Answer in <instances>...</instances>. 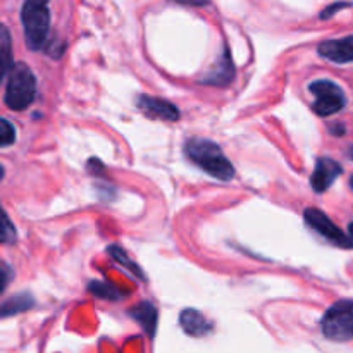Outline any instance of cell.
<instances>
[{"mask_svg":"<svg viewBox=\"0 0 353 353\" xmlns=\"http://www.w3.org/2000/svg\"><path fill=\"white\" fill-rule=\"evenodd\" d=\"M185 154L195 165L212 178L230 181L234 178V168L223 154L221 147L207 138H192L186 143Z\"/></svg>","mask_w":353,"mask_h":353,"instance_id":"1","label":"cell"},{"mask_svg":"<svg viewBox=\"0 0 353 353\" xmlns=\"http://www.w3.org/2000/svg\"><path fill=\"white\" fill-rule=\"evenodd\" d=\"M3 102L10 110H24L37 97V78L30 65L17 62L7 74Z\"/></svg>","mask_w":353,"mask_h":353,"instance_id":"2","label":"cell"},{"mask_svg":"<svg viewBox=\"0 0 353 353\" xmlns=\"http://www.w3.org/2000/svg\"><path fill=\"white\" fill-rule=\"evenodd\" d=\"M21 21H23L28 47L33 52L41 50V47L47 45L48 30H50L48 0H26L21 10Z\"/></svg>","mask_w":353,"mask_h":353,"instance_id":"3","label":"cell"},{"mask_svg":"<svg viewBox=\"0 0 353 353\" xmlns=\"http://www.w3.org/2000/svg\"><path fill=\"white\" fill-rule=\"evenodd\" d=\"M321 327L327 340L333 341H352L353 340V302L340 300L324 314Z\"/></svg>","mask_w":353,"mask_h":353,"instance_id":"4","label":"cell"},{"mask_svg":"<svg viewBox=\"0 0 353 353\" xmlns=\"http://www.w3.org/2000/svg\"><path fill=\"white\" fill-rule=\"evenodd\" d=\"M310 92L316 97L314 102V112L319 116H333V114L340 112L345 107V95L341 92L340 86L336 83L330 81V79H317L310 85Z\"/></svg>","mask_w":353,"mask_h":353,"instance_id":"5","label":"cell"},{"mask_svg":"<svg viewBox=\"0 0 353 353\" xmlns=\"http://www.w3.org/2000/svg\"><path fill=\"white\" fill-rule=\"evenodd\" d=\"M303 217H305L307 224H309L312 230H316L321 236L326 238L327 241L331 243L338 245L341 248H352L353 247V241L352 238H348L323 210L319 209H307L303 212Z\"/></svg>","mask_w":353,"mask_h":353,"instance_id":"6","label":"cell"},{"mask_svg":"<svg viewBox=\"0 0 353 353\" xmlns=\"http://www.w3.org/2000/svg\"><path fill=\"white\" fill-rule=\"evenodd\" d=\"M341 165L336 161L327 157H321L316 162V168H314L312 176H310V185H312L314 192L324 193L334 181H336L338 176L341 174Z\"/></svg>","mask_w":353,"mask_h":353,"instance_id":"7","label":"cell"},{"mask_svg":"<svg viewBox=\"0 0 353 353\" xmlns=\"http://www.w3.org/2000/svg\"><path fill=\"white\" fill-rule=\"evenodd\" d=\"M321 57L327 59L336 64H348L353 62V37L338 38V40H326L317 47Z\"/></svg>","mask_w":353,"mask_h":353,"instance_id":"8","label":"cell"},{"mask_svg":"<svg viewBox=\"0 0 353 353\" xmlns=\"http://www.w3.org/2000/svg\"><path fill=\"white\" fill-rule=\"evenodd\" d=\"M138 107L147 114L148 117H155V119H164V121H178L179 119V110L178 107L172 105L168 100L154 99V97L141 95L138 99Z\"/></svg>","mask_w":353,"mask_h":353,"instance_id":"9","label":"cell"},{"mask_svg":"<svg viewBox=\"0 0 353 353\" xmlns=\"http://www.w3.org/2000/svg\"><path fill=\"white\" fill-rule=\"evenodd\" d=\"M179 324H181L183 331L190 336H205L207 333L212 331V324L199 312V310H193V309H186L183 310L181 316H179Z\"/></svg>","mask_w":353,"mask_h":353,"instance_id":"10","label":"cell"},{"mask_svg":"<svg viewBox=\"0 0 353 353\" xmlns=\"http://www.w3.org/2000/svg\"><path fill=\"white\" fill-rule=\"evenodd\" d=\"M130 316L137 319L143 326L148 336H154L155 326H157V309L150 302H140L130 310Z\"/></svg>","mask_w":353,"mask_h":353,"instance_id":"11","label":"cell"},{"mask_svg":"<svg viewBox=\"0 0 353 353\" xmlns=\"http://www.w3.org/2000/svg\"><path fill=\"white\" fill-rule=\"evenodd\" d=\"M34 305V299L30 293H19V295L10 296L9 300H6L2 305V317L16 316V314L24 312V310L31 309Z\"/></svg>","mask_w":353,"mask_h":353,"instance_id":"12","label":"cell"},{"mask_svg":"<svg viewBox=\"0 0 353 353\" xmlns=\"http://www.w3.org/2000/svg\"><path fill=\"white\" fill-rule=\"evenodd\" d=\"M2 76L7 78L9 71L12 69V61H10V37H9V30L7 26H2Z\"/></svg>","mask_w":353,"mask_h":353,"instance_id":"13","label":"cell"},{"mask_svg":"<svg viewBox=\"0 0 353 353\" xmlns=\"http://www.w3.org/2000/svg\"><path fill=\"white\" fill-rule=\"evenodd\" d=\"M88 290L93 293V295L100 296V299H105V300H117L121 296V293L117 292L114 286H109L107 283H102V281L90 283Z\"/></svg>","mask_w":353,"mask_h":353,"instance_id":"14","label":"cell"},{"mask_svg":"<svg viewBox=\"0 0 353 353\" xmlns=\"http://www.w3.org/2000/svg\"><path fill=\"white\" fill-rule=\"evenodd\" d=\"M14 141H16V128L7 119H2L0 121V145L9 147Z\"/></svg>","mask_w":353,"mask_h":353,"instance_id":"15","label":"cell"},{"mask_svg":"<svg viewBox=\"0 0 353 353\" xmlns=\"http://www.w3.org/2000/svg\"><path fill=\"white\" fill-rule=\"evenodd\" d=\"M109 252H110V254L114 255V259H116V261H119L121 264H123V265H126L128 269H131V271H133V274L140 276L141 279H145V276L141 274V269L138 268V265H134L133 262H131V261H128V255L124 254V252L121 250L119 247H110V248H109Z\"/></svg>","mask_w":353,"mask_h":353,"instance_id":"16","label":"cell"},{"mask_svg":"<svg viewBox=\"0 0 353 353\" xmlns=\"http://www.w3.org/2000/svg\"><path fill=\"white\" fill-rule=\"evenodd\" d=\"M17 240L16 236V228L10 224L9 221V216L7 214H3V228H2V243L9 245V243H14V241Z\"/></svg>","mask_w":353,"mask_h":353,"instance_id":"17","label":"cell"},{"mask_svg":"<svg viewBox=\"0 0 353 353\" xmlns=\"http://www.w3.org/2000/svg\"><path fill=\"white\" fill-rule=\"evenodd\" d=\"M345 7H350V3H347V2H338V3H333V6L326 7V9L323 10V14H321V19H327V17L334 16V14H336L338 10L345 9Z\"/></svg>","mask_w":353,"mask_h":353,"instance_id":"18","label":"cell"},{"mask_svg":"<svg viewBox=\"0 0 353 353\" xmlns=\"http://www.w3.org/2000/svg\"><path fill=\"white\" fill-rule=\"evenodd\" d=\"M10 272H12V271H10V268L6 264V262H3V264H2V290H6L7 283H9Z\"/></svg>","mask_w":353,"mask_h":353,"instance_id":"19","label":"cell"},{"mask_svg":"<svg viewBox=\"0 0 353 353\" xmlns=\"http://www.w3.org/2000/svg\"><path fill=\"white\" fill-rule=\"evenodd\" d=\"M181 3H188V6H205L209 3V0H178Z\"/></svg>","mask_w":353,"mask_h":353,"instance_id":"20","label":"cell"},{"mask_svg":"<svg viewBox=\"0 0 353 353\" xmlns=\"http://www.w3.org/2000/svg\"><path fill=\"white\" fill-rule=\"evenodd\" d=\"M330 131L333 134H336V137H341V134H345V126H340V124H334V126L330 128Z\"/></svg>","mask_w":353,"mask_h":353,"instance_id":"21","label":"cell"},{"mask_svg":"<svg viewBox=\"0 0 353 353\" xmlns=\"http://www.w3.org/2000/svg\"><path fill=\"white\" fill-rule=\"evenodd\" d=\"M348 234H350V238H352V241H353V223L350 224V226H348Z\"/></svg>","mask_w":353,"mask_h":353,"instance_id":"22","label":"cell"},{"mask_svg":"<svg viewBox=\"0 0 353 353\" xmlns=\"http://www.w3.org/2000/svg\"><path fill=\"white\" fill-rule=\"evenodd\" d=\"M348 157H350L352 161H353V145H352L350 148H348Z\"/></svg>","mask_w":353,"mask_h":353,"instance_id":"23","label":"cell"},{"mask_svg":"<svg viewBox=\"0 0 353 353\" xmlns=\"http://www.w3.org/2000/svg\"><path fill=\"white\" fill-rule=\"evenodd\" d=\"M350 186H352V188H353V176H352V178H350Z\"/></svg>","mask_w":353,"mask_h":353,"instance_id":"24","label":"cell"}]
</instances>
